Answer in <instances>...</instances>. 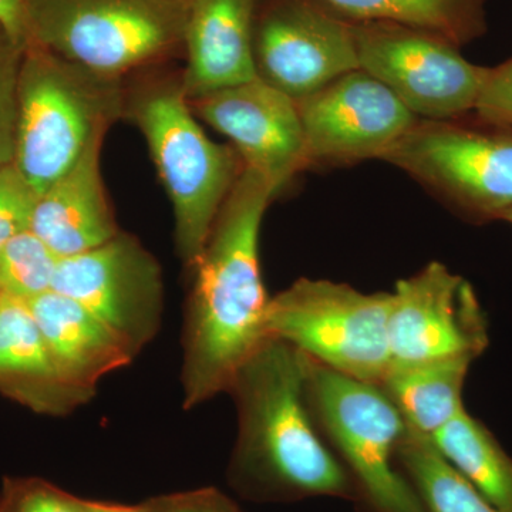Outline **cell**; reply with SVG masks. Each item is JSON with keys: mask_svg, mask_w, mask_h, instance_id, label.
Here are the masks:
<instances>
[{"mask_svg": "<svg viewBox=\"0 0 512 512\" xmlns=\"http://www.w3.org/2000/svg\"><path fill=\"white\" fill-rule=\"evenodd\" d=\"M275 195L261 174L242 168L192 266L183 329L184 409L228 392L239 367L268 338L259 235Z\"/></svg>", "mask_w": 512, "mask_h": 512, "instance_id": "obj_1", "label": "cell"}, {"mask_svg": "<svg viewBox=\"0 0 512 512\" xmlns=\"http://www.w3.org/2000/svg\"><path fill=\"white\" fill-rule=\"evenodd\" d=\"M308 357L268 336L228 392L238 413L237 476L284 494H343L348 476L320 439L306 400Z\"/></svg>", "mask_w": 512, "mask_h": 512, "instance_id": "obj_2", "label": "cell"}, {"mask_svg": "<svg viewBox=\"0 0 512 512\" xmlns=\"http://www.w3.org/2000/svg\"><path fill=\"white\" fill-rule=\"evenodd\" d=\"M124 113L121 80L28 43L19 70L13 164L43 194L79 161L93 137L109 131Z\"/></svg>", "mask_w": 512, "mask_h": 512, "instance_id": "obj_3", "label": "cell"}, {"mask_svg": "<svg viewBox=\"0 0 512 512\" xmlns=\"http://www.w3.org/2000/svg\"><path fill=\"white\" fill-rule=\"evenodd\" d=\"M126 113L146 138L173 204L178 255L192 269L244 164L205 134L180 82L146 87L126 101Z\"/></svg>", "mask_w": 512, "mask_h": 512, "instance_id": "obj_4", "label": "cell"}, {"mask_svg": "<svg viewBox=\"0 0 512 512\" xmlns=\"http://www.w3.org/2000/svg\"><path fill=\"white\" fill-rule=\"evenodd\" d=\"M190 0H25L28 43L121 80L183 45Z\"/></svg>", "mask_w": 512, "mask_h": 512, "instance_id": "obj_5", "label": "cell"}, {"mask_svg": "<svg viewBox=\"0 0 512 512\" xmlns=\"http://www.w3.org/2000/svg\"><path fill=\"white\" fill-rule=\"evenodd\" d=\"M390 308L392 293L299 279L269 298L265 330L340 375L380 383L390 367Z\"/></svg>", "mask_w": 512, "mask_h": 512, "instance_id": "obj_6", "label": "cell"}, {"mask_svg": "<svg viewBox=\"0 0 512 512\" xmlns=\"http://www.w3.org/2000/svg\"><path fill=\"white\" fill-rule=\"evenodd\" d=\"M306 400L316 426L377 512H427L416 488L394 467L407 426L379 383L340 375L308 357Z\"/></svg>", "mask_w": 512, "mask_h": 512, "instance_id": "obj_7", "label": "cell"}, {"mask_svg": "<svg viewBox=\"0 0 512 512\" xmlns=\"http://www.w3.org/2000/svg\"><path fill=\"white\" fill-rule=\"evenodd\" d=\"M360 69L383 83L417 119L446 121L476 110L488 69L453 43L396 23L353 28Z\"/></svg>", "mask_w": 512, "mask_h": 512, "instance_id": "obj_8", "label": "cell"}, {"mask_svg": "<svg viewBox=\"0 0 512 512\" xmlns=\"http://www.w3.org/2000/svg\"><path fill=\"white\" fill-rule=\"evenodd\" d=\"M52 291L80 303L136 356L160 332L161 266L126 232L83 254L60 258Z\"/></svg>", "mask_w": 512, "mask_h": 512, "instance_id": "obj_9", "label": "cell"}, {"mask_svg": "<svg viewBox=\"0 0 512 512\" xmlns=\"http://www.w3.org/2000/svg\"><path fill=\"white\" fill-rule=\"evenodd\" d=\"M383 160L468 211L503 218L512 208L510 136L419 120Z\"/></svg>", "mask_w": 512, "mask_h": 512, "instance_id": "obj_10", "label": "cell"}, {"mask_svg": "<svg viewBox=\"0 0 512 512\" xmlns=\"http://www.w3.org/2000/svg\"><path fill=\"white\" fill-rule=\"evenodd\" d=\"M296 104L309 164L383 160L420 120L362 69L343 74Z\"/></svg>", "mask_w": 512, "mask_h": 512, "instance_id": "obj_11", "label": "cell"}, {"mask_svg": "<svg viewBox=\"0 0 512 512\" xmlns=\"http://www.w3.org/2000/svg\"><path fill=\"white\" fill-rule=\"evenodd\" d=\"M473 288L440 262L397 282L389 320L390 367L477 357L487 345Z\"/></svg>", "mask_w": 512, "mask_h": 512, "instance_id": "obj_12", "label": "cell"}, {"mask_svg": "<svg viewBox=\"0 0 512 512\" xmlns=\"http://www.w3.org/2000/svg\"><path fill=\"white\" fill-rule=\"evenodd\" d=\"M254 55L259 79L293 100L360 69L352 26L308 3L265 13L254 30Z\"/></svg>", "mask_w": 512, "mask_h": 512, "instance_id": "obj_13", "label": "cell"}, {"mask_svg": "<svg viewBox=\"0 0 512 512\" xmlns=\"http://www.w3.org/2000/svg\"><path fill=\"white\" fill-rule=\"evenodd\" d=\"M190 104L202 121L231 141L244 167L261 174L275 194L308 167L296 100L259 77Z\"/></svg>", "mask_w": 512, "mask_h": 512, "instance_id": "obj_14", "label": "cell"}, {"mask_svg": "<svg viewBox=\"0 0 512 512\" xmlns=\"http://www.w3.org/2000/svg\"><path fill=\"white\" fill-rule=\"evenodd\" d=\"M256 0H190L181 89L192 101L258 77L254 55Z\"/></svg>", "mask_w": 512, "mask_h": 512, "instance_id": "obj_15", "label": "cell"}, {"mask_svg": "<svg viewBox=\"0 0 512 512\" xmlns=\"http://www.w3.org/2000/svg\"><path fill=\"white\" fill-rule=\"evenodd\" d=\"M106 134H96L79 161L36 202L30 231L59 258L83 254L120 232L101 177Z\"/></svg>", "mask_w": 512, "mask_h": 512, "instance_id": "obj_16", "label": "cell"}, {"mask_svg": "<svg viewBox=\"0 0 512 512\" xmlns=\"http://www.w3.org/2000/svg\"><path fill=\"white\" fill-rule=\"evenodd\" d=\"M26 302L60 375L90 399L103 377L136 359L119 336L73 299L49 291Z\"/></svg>", "mask_w": 512, "mask_h": 512, "instance_id": "obj_17", "label": "cell"}, {"mask_svg": "<svg viewBox=\"0 0 512 512\" xmlns=\"http://www.w3.org/2000/svg\"><path fill=\"white\" fill-rule=\"evenodd\" d=\"M0 394L43 416L89 403L60 375L28 302L0 293Z\"/></svg>", "mask_w": 512, "mask_h": 512, "instance_id": "obj_18", "label": "cell"}, {"mask_svg": "<svg viewBox=\"0 0 512 512\" xmlns=\"http://www.w3.org/2000/svg\"><path fill=\"white\" fill-rule=\"evenodd\" d=\"M474 359L457 356L392 366L379 384L396 404L407 429L431 439L464 409L461 392Z\"/></svg>", "mask_w": 512, "mask_h": 512, "instance_id": "obj_19", "label": "cell"}, {"mask_svg": "<svg viewBox=\"0 0 512 512\" xmlns=\"http://www.w3.org/2000/svg\"><path fill=\"white\" fill-rule=\"evenodd\" d=\"M430 440L485 500L501 512H512V458L480 421L463 409Z\"/></svg>", "mask_w": 512, "mask_h": 512, "instance_id": "obj_20", "label": "cell"}, {"mask_svg": "<svg viewBox=\"0 0 512 512\" xmlns=\"http://www.w3.org/2000/svg\"><path fill=\"white\" fill-rule=\"evenodd\" d=\"M353 18L396 23L463 42L476 32L478 0H323Z\"/></svg>", "mask_w": 512, "mask_h": 512, "instance_id": "obj_21", "label": "cell"}, {"mask_svg": "<svg viewBox=\"0 0 512 512\" xmlns=\"http://www.w3.org/2000/svg\"><path fill=\"white\" fill-rule=\"evenodd\" d=\"M399 458L427 512H501L444 460L429 437L407 429Z\"/></svg>", "mask_w": 512, "mask_h": 512, "instance_id": "obj_22", "label": "cell"}, {"mask_svg": "<svg viewBox=\"0 0 512 512\" xmlns=\"http://www.w3.org/2000/svg\"><path fill=\"white\" fill-rule=\"evenodd\" d=\"M59 261L30 229L16 235L0 249V293L30 301L52 291Z\"/></svg>", "mask_w": 512, "mask_h": 512, "instance_id": "obj_23", "label": "cell"}, {"mask_svg": "<svg viewBox=\"0 0 512 512\" xmlns=\"http://www.w3.org/2000/svg\"><path fill=\"white\" fill-rule=\"evenodd\" d=\"M0 512H87L83 498L37 477H6Z\"/></svg>", "mask_w": 512, "mask_h": 512, "instance_id": "obj_24", "label": "cell"}, {"mask_svg": "<svg viewBox=\"0 0 512 512\" xmlns=\"http://www.w3.org/2000/svg\"><path fill=\"white\" fill-rule=\"evenodd\" d=\"M25 47L0 30V170L15 161L18 80Z\"/></svg>", "mask_w": 512, "mask_h": 512, "instance_id": "obj_25", "label": "cell"}, {"mask_svg": "<svg viewBox=\"0 0 512 512\" xmlns=\"http://www.w3.org/2000/svg\"><path fill=\"white\" fill-rule=\"evenodd\" d=\"M39 194L15 164L0 170V249L10 239L29 231Z\"/></svg>", "mask_w": 512, "mask_h": 512, "instance_id": "obj_26", "label": "cell"}, {"mask_svg": "<svg viewBox=\"0 0 512 512\" xmlns=\"http://www.w3.org/2000/svg\"><path fill=\"white\" fill-rule=\"evenodd\" d=\"M474 111L485 123L512 128V60L497 69H488Z\"/></svg>", "mask_w": 512, "mask_h": 512, "instance_id": "obj_27", "label": "cell"}, {"mask_svg": "<svg viewBox=\"0 0 512 512\" xmlns=\"http://www.w3.org/2000/svg\"><path fill=\"white\" fill-rule=\"evenodd\" d=\"M220 500L212 490L165 495L151 500V512H218Z\"/></svg>", "mask_w": 512, "mask_h": 512, "instance_id": "obj_28", "label": "cell"}, {"mask_svg": "<svg viewBox=\"0 0 512 512\" xmlns=\"http://www.w3.org/2000/svg\"><path fill=\"white\" fill-rule=\"evenodd\" d=\"M0 30L19 45H28L25 0H0Z\"/></svg>", "mask_w": 512, "mask_h": 512, "instance_id": "obj_29", "label": "cell"}, {"mask_svg": "<svg viewBox=\"0 0 512 512\" xmlns=\"http://www.w3.org/2000/svg\"><path fill=\"white\" fill-rule=\"evenodd\" d=\"M87 512H151V500L138 505L103 503V501L84 500Z\"/></svg>", "mask_w": 512, "mask_h": 512, "instance_id": "obj_30", "label": "cell"}, {"mask_svg": "<svg viewBox=\"0 0 512 512\" xmlns=\"http://www.w3.org/2000/svg\"><path fill=\"white\" fill-rule=\"evenodd\" d=\"M218 512H234L232 510H229V507L227 505V503H225L224 500H220V507H218Z\"/></svg>", "mask_w": 512, "mask_h": 512, "instance_id": "obj_31", "label": "cell"}, {"mask_svg": "<svg viewBox=\"0 0 512 512\" xmlns=\"http://www.w3.org/2000/svg\"><path fill=\"white\" fill-rule=\"evenodd\" d=\"M504 220H507L508 222H511L512 224V208L510 211L505 212L503 215Z\"/></svg>", "mask_w": 512, "mask_h": 512, "instance_id": "obj_32", "label": "cell"}]
</instances>
